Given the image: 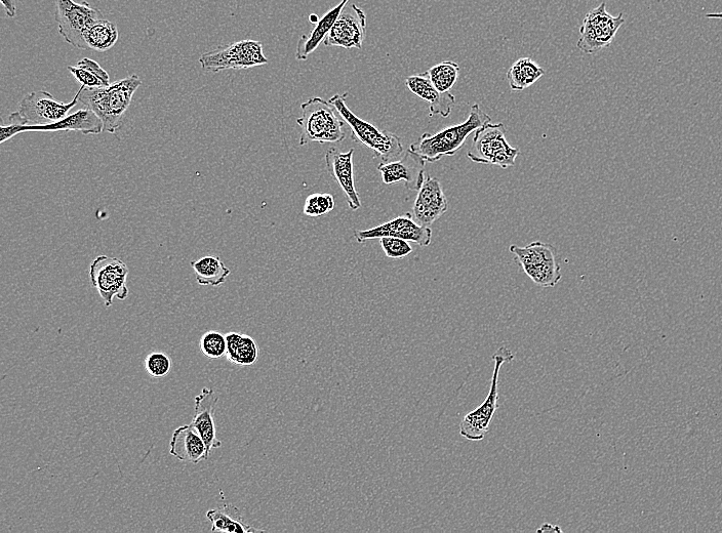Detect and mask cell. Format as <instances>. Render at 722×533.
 I'll use <instances>...</instances> for the list:
<instances>
[{
    "label": "cell",
    "instance_id": "ba28073f",
    "mask_svg": "<svg viewBox=\"0 0 722 533\" xmlns=\"http://www.w3.org/2000/svg\"><path fill=\"white\" fill-rule=\"evenodd\" d=\"M204 71L218 73L229 69H248L268 64L263 45L256 40L236 41L199 58Z\"/></svg>",
    "mask_w": 722,
    "mask_h": 533
},
{
    "label": "cell",
    "instance_id": "6da1fadb",
    "mask_svg": "<svg viewBox=\"0 0 722 533\" xmlns=\"http://www.w3.org/2000/svg\"><path fill=\"white\" fill-rule=\"evenodd\" d=\"M141 85L142 80L134 74L104 88L91 89L82 86L79 102L99 116L104 132L115 134L122 128L126 112Z\"/></svg>",
    "mask_w": 722,
    "mask_h": 533
},
{
    "label": "cell",
    "instance_id": "83f0119b",
    "mask_svg": "<svg viewBox=\"0 0 722 533\" xmlns=\"http://www.w3.org/2000/svg\"><path fill=\"white\" fill-rule=\"evenodd\" d=\"M460 66L453 61L441 62L425 72L433 86L441 93H447L456 85Z\"/></svg>",
    "mask_w": 722,
    "mask_h": 533
},
{
    "label": "cell",
    "instance_id": "30bf717a",
    "mask_svg": "<svg viewBox=\"0 0 722 533\" xmlns=\"http://www.w3.org/2000/svg\"><path fill=\"white\" fill-rule=\"evenodd\" d=\"M129 273L127 264L115 257L101 255L91 264V282L107 308L115 298L124 301L129 297Z\"/></svg>",
    "mask_w": 722,
    "mask_h": 533
},
{
    "label": "cell",
    "instance_id": "484cf974",
    "mask_svg": "<svg viewBox=\"0 0 722 533\" xmlns=\"http://www.w3.org/2000/svg\"><path fill=\"white\" fill-rule=\"evenodd\" d=\"M545 74V70L530 58L516 61L507 72L512 91H524L533 86Z\"/></svg>",
    "mask_w": 722,
    "mask_h": 533
},
{
    "label": "cell",
    "instance_id": "277c9868",
    "mask_svg": "<svg viewBox=\"0 0 722 533\" xmlns=\"http://www.w3.org/2000/svg\"><path fill=\"white\" fill-rule=\"evenodd\" d=\"M347 97L348 93L337 94L330 99V103L350 128L352 140L373 150L375 157L382 162L393 161L400 157L404 153V145L400 138L390 132L379 130L372 123L355 115L346 105Z\"/></svg>",
    "mask_w": 722,
    "mask_h": 533
},
{
    "label": "cell",
    "instance_id": "44dd1931",
    "mask_svg": "<svg viewBox=\"0 0 722 533\" xmlns=\"http://www.w3.org/2000/svg\"><path fill=\"white\" fill-rule=\"evenodd\" d=\"M170 453L182 462L198 464L210 457L207 445L190 425L179 427L173 434Z\"/></svg>",
    "mask_w": 722,
    "mask_h": 533
},
{
    "label": "cell",
    "instance_id": "d590c367",
    "mask_svg": "<svg viewBox=\"0 0 722 533\" xmlns=\"http://www.w3.org/2000/svg\"><path fill=\"white\" fill-rule=\"evenodd\" d=\"M537 531H538V532H548V531H558V532H561V531H563V530H561L559 527L554 526V525H552V524L545 523V524H543Z\"/></svg>",
    "mask_w": 722,
    "mask_h": 533
},
{
    "label": "cell",
    "instance_id": "d4e9b609",
    "mask_svg": "<svg viewBox=\"0 0 722 533\" xmlns=\"http://www.w3.org/2000/svg\"><path fill=\"white\" fill-rule=\"evenodd\" d=\"M196 281L202 286L217 287L223 284L231 271L219 257L207 256L191 262Z\"/></svg>",
    "mask_w": 722,
    "mask_h": 533
},
{
    "label": "cell",
    "instance_id": "52a82bcc",
    "mask_svg": "<svg viewBox=\"0 0 722 533\" xmlns=\"http://www.w3.org/2000/svg\"><path fill=\"white\" fill-rule=\"evenodd\" d=\"M514 359L513 353L506 347H501L493 355L495 362L491 390L484 401L476 409L466 415L460 424V434L469 441L484 440L490 430L494 416L499 408V374L504 363Z\"/></svg>",
    "mask_w": 722,
    "mask_h": 533
},
{
    "label": "cell",
    "instance_id": "9c48e42d",
    "mask_svg": "<svg viewBox=\"0 0 722 533\" xmlns=\"http://www.w3.org/2000/svg\"><path fill=\"white\" fill-rule=\"evenodd\" d=\"M80 89L71 102L57 101L50 93L45 91L32 92L24 97L20 103L19 111L13 112L10 122L20 123L23 126H46L66 117L79 102Z\"/></svg>",
    "mask_w": 722,
    "mask_h": 533
},
{
    "label": "cell",
    "instance_id": "ac0fdd59",
    "mask_svg": "<svg viewBox=\"0 0 722 533\" xmlns=\"http://www.w3.org/2000/svg\"><path fill=\"white\" fill-rule=\"evenodd\" d=\"M27 132H79L84 135H100L104 132V126L99 116L85 107L51 125L19 126V134Z\"/></svg>",
    "mask_w": 722,
    "mask_h": 533
},
{
    "label": "cell",
    "instance_id": "8992f818",
    "mask_svg": "<svg viewBox=\"0 0 722 533\" xmlns=\"http://www.w3.org/2000/svg\"><path fill=\"white\" fill-rule=\"evenodd\" d=\"M520 151L506 139L503 123H488L474 133L472 148L467 157L480 164H493L504 170L513 167Z\"/></svg>",
    "mask_w": 722,
    "mask_h": 533
},
{
    "label": "cell",
    "instance_id": "d6a6232c",
    "mask_svg": "<svg viewBox=\"0 0 722 533\" xmlns=\"http://www.w3.org/2000/svg\"><path fill=\"white\" fill-rule=\"evenodd\" d=\"M68 70L76 78L79 84L85 86L86 88L95 89L109 86L102 78L88 69L77 66H68Z\"/></svg>",
    "mask_w": 722,
    "mask_h": 533
},
{
    "label": "cell",
    "instance_id": "ffe728a7",
    "mask_svg": "<svg viewBox=\"0 0 722 533\" xmlns=\"http://www.w3.org/2000/svg\"><path fill=\"white\" fill-rule=\"evenodd\" d=\"M406 86L413 94L429 103L431 117L439 115L447 118L451 115L456 105V97L450 92H439L425 73L408 77Z\"/></svg>",
    "mask_w": 722,
    "mask_h": 533
},
{
    "label": "cell",
    "instance_id": "f1b7e54d",
    "mask_svg": "<svg viewBox=\"0 0 722 533\" xmlns=\"http://www.w3.org/2000/svg\"><path fill=\"white\" fill-rule=\"evenodd\" d=\"M335 209L333 195L327 193H314L307 197L304 205V214L311 218H319L331 213Z\"/></svg>",
    "mask_w": 722,
    "mask_h": 533
},
{
    "label": "cell",
    "instance_id": "8fae6325",
    "mask_svg": "<svg viewBox=\"0 0 722 533\" xmlns=\"http://www.w3.org/2000/svg\"><path fill=\"white\" fill-rule=\"evenodd\" d=\"M55 3V20L61 36L70 46L88 50L84 32L97 21L105 19L103 13L87 2L77 4L74 0H55Z\"/></svg>",
    "mask_w": 722,
    "mask_h": 533
},
{
    "label": "cell",
    "instance_id": "d6986e66",
    "mask_svg": "<svg viewBox=\"0 0 722 533\" xmlns=\"http://www.w3.org/2000/svg\"><path fill=\"white\" fill-rule=\"evenodd\" d=\"M218 396L213 389L204 388L202 393L195 397V413L191 426L204 439L209 454L220 448L222 442L217 438L215 425V409Z\"/></svg>",
    "mask_w": 722,
    "mask_h": 533
},
{
    "label": "cell",
    "instance_id": "7c38bea8",
    "mask_svg": "<svg viewBox=\"0 0 722 533\" xmlns=\"http://www.w3.org/2000/svg\"><path fill=\"white\" fill-rule=\"evenodd\" d=\"M624 23L622 13L614 17L608 13L606 3H601L586 15L577 48L585 54H596L608 48Z\"/></svg>",
    "mask_w": 722,
    "mask_h": 533
},
{
    "label": "cell",
    "instance_id": "e0dca14e",
    "mask_svg": "<svg viewBox=\"0 0 722 533\" xmlns=\"http://www.w3.org/2000/svg\"><path fill=\"white\" fill-rule=\"evenodd\" d=\"M353 156L354 149L339 152L332 148L326 153V163L329 174L344 192L349 208L357 211L361 207V201L354 183Z\"/></svg>",
    "mask_w": 722,
    "mask_h": 533
},
{
    "label": "cell",
    "instance_id": "7a4b0ae2",
    "mask_svg": "<svg viewBox=\"0 0 722 533\" xmlns=\"http://www.w3.org/2000/svg\"><path fill=\"white\" fill-rule=\"evenodd\" d=\"M490 122H492L491 116L481 110L478 104H474L466 121L433 135L424 134L418 142L411 145L410 150L426 162L434 163L444 156L456 154L471 134Z\"/></svg>",
    "mask_w": 722,
    "mask_h": 533
},
{
    "label": "cell",
    "instance_id": "cb8c5ba5",
    "mask_svg": "<svg viewBox=\"0 0 722 533\" xmlns=\"http://www.w3.org/2000/svg\"><path fill=\"white\" fill-rule=\"evenodd\" d=\"M227 341V359L236 365L251 366L259 359V346L256 341L247 335L228 333L225 335Z\"/></svg>",
    "mask_w": 722,
    "mask_h": 533
},
{
    "label": "cell",
    "instance_id": "4316f807",
    "mask_svg": "<svg viewBox=\"0 0 722 533\" xmlns=\"http://www.w3.org/2000/svg\"><path fill=\"white\" fill-rule=\"evenodd\" d=\"M118 40L116 24L102 19L94 23L84 32V41L88 50L100 53L107 52Z\"/></svg>",
    "mask_w": 722,
    "mask_h": 533
},
{
    "label": "cell",
    "instance_id": "836d02e7",
    "mask_svg": "<svg viewBox=\"0 0 722 533\" xmlns=\"http://www.w3.org/2000/svg\"><path fill=\"white\" fill-rule=\"evenodd\" d=\"M75 66L92 71L100 78H102L106 82V84L110 85L109 74L96 61L90 58H84L82 61H79Z\"/></svg>",
    "mask_w": 722,
    "mask_h": 533
},
{
    "label": "cell",
    "instance_id": "f546056e",
    "mask_svg": "<svg viewBox=\"0 0 722 533\" xmlns=\"http://www.w3.org/2000/svg\"><path fill=\"white\" fill-rule=\"evenodd\" d=\"M199 345L203 354L211 359H219L227 352L226 336L216 331L204 334Z\"/></svg>",
    "mask_w": 722,
    "mask_h": 533
},
{
    "label": "cell",
    "instance_id": "4dcf8cb0",
    "mask_svg": "<svg viewBox=\"0 0 722 533\" xmlns=\"http://www.w3.org/2000/svg\"><path fill=\"white\" fill-rule=\"evenodd\" d=\"M145 369L152 378L162 379L170 374L172 360L164 352H152L145 359Z\"/></svg>",
    "mask_w": 722,
    "mask_h": 533
},
{
    "label": "cell",
    "instance_id": "5b68a950",
    "mask_svg": "<svg viewBox=\"0 0 722 533\" xmlns=\"http://www.w3.org/2000/svg\"><path fill=\"white\" fill-rule=\"evenodd\" d=\"M510 252L524 272L541 287H554L563 278L556 249L549 243L535 241L523 248L511 245Z\"/></svg>",
    "mask_w": 722,
    "mask_h": 533
},
{
    "label": "cell",
    "instance_id": "3957f363",
    "mask_svg": "<svg viewBox=\"0 0 722 533\" xmlns=\"http://www.w3.org/2000/svg\"><path fill=\"white\" fill-rule=\"evenodd\" d=\"M301 109L302 116L297 119L301 129L300 146L311 142L340 143L345 139V121L330 101L310 98Z\"/></svg>",
    "mask_w": 722,
    "mask_h": 533
},
{
    "label": "cell",
    "instance_id": "4fadbf2b",
    "mask_svg": "<svg viewBox=\"0 0 722 533\" xmlns=\"http://www.w3.org/2000/svg\"><path fill=\"white\" fill-rule=\"evenodd\" d=\"M354 236L359 243L382 237H396L417 243L425 248L431 243L432 230L430 227L418 224L413 214L407 213L375 228L356 230Z\"/></svg>",
    "mask_w": 722,
    "mask_h": 533
},
{
    "label": "cell",
    "instance_id": "2e32d148",
    "mask_svg": "<svg viewBox=\"0 0 722 533\" xmlns=\"http://www.w3.org/2000/svg\"><path fill=\"white\" fill-rule=\"evenodd\" d=\"M449 209V201L438 179L427 176L418 191L413 207L415 221L430 227L443 217Z\"/></svg>",
    "mask_w": 722,
    "mask_h": 533
},
{
    "label": "cell",
    "instance_id": "9a60e30c",
    "mask_svg": "<svg viewBox=\"0 0 722 533\" xmlns=\"http://www.w3.org/2000/svg\"><path fill=\"white\" fill-rule=\"evenodd\" d=\"M426 163L421 156L409 149L399 160L381 162L378 170L384 184L405 183L409 190L419 191L426 178Z\"/></svg>",
    "mask_w": 722,
    "mask_h": 533
},
{
    "label": "cell",
    "instance_id": "e575fe53",
    "mask_svg": "<svg viewBox=\"0 0 722 533\" xmlns=\"http://www.w3.org/2000/svg\"><path fill=\"white\" fill-rule=\"evenodd\" d=\"M0 3L5 7V11L10 18L16 17L17 7L15 0H0Z\"/></svg>",
    "mask_w": 722,
    "mask_h": 533
},
{
    "label": "cell",
    "instance_id": "5bb4252c",
    "mask_svg": "<svg viewBox=\"0 0 722 533\" xmlns=\"http://www.w3.org/2000/svg\"><path fill=\"white\" fill-rule=\"evenodd\" d=\"M345 9L326 37L324 44L327 47L361 50L367 33L366 13L355 5H352L349 10Z\"/></svg>",
    "mask_w": 722,
    "mask_h": 533
},
{
    "label": "cell",
    "instance_id": "8d00e7d4",
    "mask_svg": "<svg viewBox=\"0 0 722 533\" xmlns=\"http://www.w3.org/2000/svg\"><path fill=\"white\" fill-rule=\"evenodd\" d=\"M705 17H706L707 19H718V20H722V12H721V13H716V14H708V15H706Z\"/></svg>",
    "mask_w": 722,
    "mask_h": 533
},
{
    "label": "cell",
    "instance_id": "1f68e13d",
    "mask_svg": "<svg viewBox=\"0 0 722 533\" xmlns=\"http://www.w3.org/2000/svg\"><path fill=\"white\" fill-rule=\"evenodd\" d=\"M380 245L386 257L390 259H404L413 253L410 242L401 238L382 237Z\"/></svg>",
    "mask_w": 722,
    "mask_h": 533
},
{
    "label": "cell",
    "instance_id": "603a6c76",
    "mask_svg": "<svg viewBox=\"0 0 722 533\" xmlns=\"http://www.w3.org/2000/svg\"><path fill=\"white\" fill-rule=\"evenodd\" d=\"M207 518L212 523L213 532L250 533L263 531L248 525L240 511L229 504L210 510L207 513Z\"/></svg>",
    "mask_w": 722,
    "mask_h": 533
},
{
    "label": "cell",
    "instance_id": "7402d4cb",
    "mask_svg": "<svg viewBox=\"0 0 722 533\" xmlns=\"http://www.w3.org/2000/svg\"><path fill=\"white\" fill-rule=\"evenodd\" d=\"M348 2L349 0H342L339 5L330 10L322 19H319L308 34L300 38L296 52V59L298 61L307 60L308 57L317 50L320 44L325 41Z\"/></svg>",
    "mask_w": 722,
    "mask_h": 533
}]
</instances>
